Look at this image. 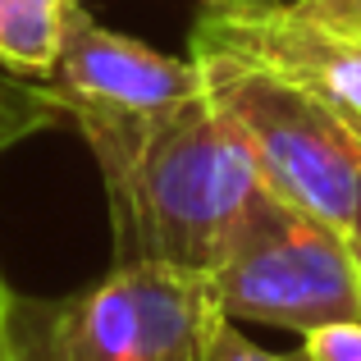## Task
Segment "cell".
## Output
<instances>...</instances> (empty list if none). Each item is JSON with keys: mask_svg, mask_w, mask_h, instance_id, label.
I'll list each match as a JSON object with an SVG mask.
<instances>
[{"mask_svg": "<svg viewBox=\"0 0 361 361\" xmlns=\"http://www.w3.org/2000/svg\"><path fill=\"white\" fill-rule=\"evenodd\" d=\"M197 361H307V353H270V348H261L256 338L243 334V325H233V320H215L211 334H206V348Z\"/></svg>", "mask_w": 361, "mask_h": 361, "instance_id": "9", "label": "cell"}, {"mask_svg": "<svg viewBox=\"0 0 361 361\" xmlns=\"http://www.w3.org/2000/svg\"><path fill=\"white\" fill-rule=\"evenodd\" d=\"M206 78V97L233 119L261 183L298 211L348 229L361 197V128L329 101L270 69L229 55L188 51Z\"/></svg>", "mask_w": 361, "mask_h": 361, "instance_id": "3", "label": "cell"}, {"mask_svg": "<svg viewBox=\"0 0 361 361\" xmlns=\"http://www.w3.org/2000/svg\"><path fill=\"white\" fill-rule=\"evenodd\" d=\"M110 202L115 265L156 261L211 274L261 197L252 151L211 97L147 123L82 133Z\"/></svg>", "mask_w": 361, "mask_h": 361, "instance_id": "1", "label": "cell"}, {"mask_svg": "<svg viewBox=\"0 0 361 361\" xmlns=\"http://www.w3.org/2000/svg\"><path fill=\"white\" fill-rule=\"evenodd\" d=\"M188 51L270 69L361 128V37L320 23L293 0H197Z\"/></svg>", "mask_w": 361, "mask_h": 361, "instance_id": "6", "label": "cell"}, {"mask_svg": "<svg viewBox=\"0 0 361 361\" xmlns=\"http://www.w3.org/2000/svg\"><path fill=\"white\" fill-rule=\"evenodd\" d=\"M14 298L18 293L0 274V361H14Z\"/></svg>", "mask_w": 361, "mask_h": 361, "instance_id": "12", "label": "cell"}, {"mask_svg": "<svg viewBox=\"0 0 361 361\" xmlns=\"http://www.w3.org/2000/svg\"><path fill=\"white\" fill-rule=\"evenodd\" d=\"M78 0H0V69L46 82Z\"/></svg>", "mask_w": 361, "mask_h": 361, "instance_id": "7", "label": "cell"}, {"mask_svg": "<svg viewBox=\"0 0 361 361\" xmlns=\"http://www.w3.org/2000/svg\"><path fill=\"white\" fill-rule=\"evenodd\" d=\"M307 361H361V320H338L302 334Z\"/></svg>", "mask_w": 361, "mask_h": 361, "instance_id": "10", "label": "cell"}, {"mask_svg": "<svg viewBox=\"0 0 361 361\" xmlns=\"http://www.w3.org/2000/svg\"><path fill=\"white\" fill-rule=\"evenodd\" d=\"M60 119H64V110L55 106L46 82H32V78H18V73L0 69V156L14 151L18 142L55 128Z\"/></svg>", "mask_w": 361, "mask_h": 361, "instance_id": "8", "label": "cell"}, {"mask_svg": "<svg viewBox=\"0 0 361 361\" xmlns=\"http://www.w3.org/2000/svg\"><path fill=\"white\" fill-rule=\"evenodd\" d=\"M298 9H307L311 18L338 27V32L361 37V0H293Z\"/></svg>", "mask_w": 361, "mask_h": 361, "instance_id": "11", "label": "cell"}, {"mask_svg": "<svg viewBox=\"0 0 361 361\" xmlns=\"http://www.w3.org/2000/svg\"><path fill=\"white\" fill-rule=\"evenodd\" d=\"M348 238H353V252H357V265H361V197H357V211H353V224H348Z\"/></svg>", "mask_w": 361, "mask_h": 361, "instance_id": "13", "label": "cell"}, {"mask_svg": "<svg viewBox=\"0 0 361 361\" xmlns=\"http://www.w3.org/2000/svg\"><path fill=\"white\" fill-rule=\"evenodd\" d=\"M211 298L233 325L311 334L361 320V265L348 229L265 192L229 256L211 274Z\"/></svg>", "mask_w": 361, "mask_h": 361, "instance_id": "4", "label": "cell"}, {"mask_svg": "<svg viewBox=\"0 0 361 361\" xmlns=\"http://www.w3.org/2000/svg\"><path fill=\"white\" fill-rule=\"evenodd\" d=\"M46 87L64 119H73L78 137L97 128L174 115L188 101L206 97V78L192 55H169L137 37L115 32L82 0L69 14L60 60Z\"/></svg>", "mask_w": 361, "mask_h": 361, "instance_id": "5", "label": "cell"}, {"mask_svg": "<svg viewBox=\"0 0 361 361\" xmlns=\"http://www.w3.org/2000/svg\"><path fill=\"white\" fill-rule=\"evenodd\" d=\"M215 320L206 274L128 261L78 293H18L14 361H197Z\"/></svg>", "mask_w": 361, "mask_h": 361, "instance_id": "2", "label": "cell"}]
</instances>
